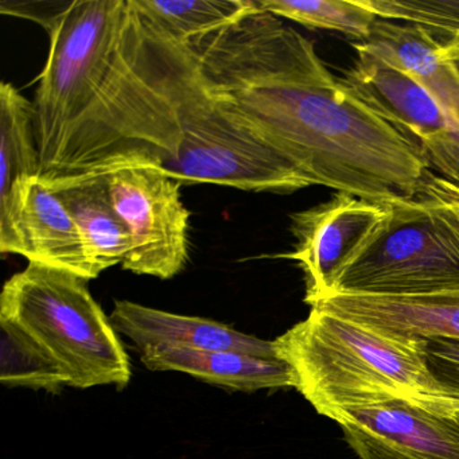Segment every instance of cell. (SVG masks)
Returning a JSON list of instances; mask_svg holds the SVG:
<instances>
[{
	"label": "cell",
	"mask_w": 459,
	"mask_h": 459,
	"mask_svg": "<svg viewBox=\"0 0 459 459\" xmlns=\"http://www.w3.org/2000/svg\"><path fill=\"white\" fill-rule=\"evenodd\" d=\"M380 20L403 21L459 39V0H362Z\"/></svg>",
	"instance_id": "20"
},
{
	"label": "cell",
	"mask_w": 459,
	"mask_h": 459,
	"mask_svg": "<svg viewBox=\"0 0 459 459\" xmlns=\"http://www.w3.org/2000/svg\"><path fill=\"white\" fill-rule=\"evenodd\" d=\"M340 424L361 459H459V415L407 400L346 408Z\"/></svg>",
	"instance_id": "10"
},
{
	"label": "cell",
	"mask_w": 459,
	"mask_h": 459,
	"mask_svg": "<svg viewBox=\"0 0 459 459\" xmlns=\"http://www.w3.org/2000/svg\"><path fill=\"white\" fill-rule=\"evenodd\" d=\"M310 307L403 337L459 340V290L418 297L333 294Z\"/></svg>",
	"instance_id": "13"
},
{
	"label": "cell",
	"mask_w": 459,
	"mask_h": 459,
	"mask_svg": "<svg viewBox=\"0 0 459 459\" xmlns=\"http://www.w3.org/2000/svg\"><path fill=\"white\" fill-rule=\"evenodd\" d=\"M71 2H2L0 10L2 14L14 15V17L25 18L34 22L39 23L45 30L52 26L55 21H57L61 15L68 9Z\"/></svg>",
	"instance_id": "22"
},
{
	"label": "cell",
	"mask_w": 459,
	"mask_h": 459,
	"mask_svg": "<svg viewBox=\"0 0 459 459\" xmlns=\"http://www.w3.org/2000/svg\"><path fill=\"white\" fill-rule=\"evenodd\" d=\"M388 205L334 193L329 200L291 216L294 251L281 255L305 273L308 306L334 291L341 273L380 230Z\"/></svg>",
	"instance_id": "9"
},
{
	"label": "cell",
	"mask_w": 459,
	"mask_h": 459,
	"mask_svg": "<svg viewBox=\"0 0 459 459\" xmlns=\"http://www.w3.org/2000/svg\"><path fill=\"white\" fill-rule=\"evenodd\" d=\"M29 263L68 271L82 278L101 275L84 238L60 198L39 179L31 182L20 224V254Z\"/></svg>",
	"instance_id": "14"
},
{
	"label": "cell",
	"mask_w": 459,
	"mask_h": 459,
	"mask_svg": "<svg viewBox=\"0 0 459 459\" xmlns=\"http://www.w3.org/2000/svg\"><path fill=\"white\" fill-rule=\"evenodd\" d=\"M47 31L33 101L42 184L162 169L178 157L181 126L131 0H74Z\"/></svg>",
	"instance_id": "2"
},
{
	"label": "cell",
	"mask_w": 459,
	"mask_h": 459,
	"mask_svg": "<svg viewBox=\"0 0 459 459\" xmlns=\"http://www.w3.org/2000/svg\"><path fill=\"white\" fill-rule=\"evenodd\" d=\"M419 192L437 201V205L459 228V186L429 171Z\"/></svg>",
	"instance_id": "23"
},
{
	"label": "cell",
	"mask_w": 459,
	"mask_h": 459,
	"mask_svg": "<svg viewBox=\"0 0 459 459\" xmlns=\"http://www.w3.org/2000/svg\"><path fill=\"white\" fill-rule=\"evenodd\" d=\"M297 389L324 416L346 408L407 400L458 413L432 377L427 340L403 337L311 307L305 321L276 338Z\"/></svg>",
	"instance_id": "3"
},
{
	"label": "cell",
	"mask_w": 459,
	"mask_h": 459,
	"mask_svg": "<svg viewBox=\"0 0 459 459\" xmlns=\"http://www.w3.org/2000/svg\"><path fill=\"white\" fill-rule=\"evenodd\" d=\"M426 359L429 372L440 388L459 403V340H427Z\"/></svg>",
	"instance_id": "21"
},
{
	"label": "cell",
	"mask_w": 459,
	"mask_h": 459,
	"mask_svg": "<svg viewBox=\"0 0 459 459\" xmlns=\"http://www.w3.org/2000/svg\"><path fill=\"white\" fill-rule=\"evenodd\" d=\"M139 17L155 79L173 104L182 131L178 157L160 170L184 185H219L244 192L292 195L310 187L289 162L217 103L186 44Z\"/></svg>",
	"instance_id": "4"
},
{
	"label": "cell",
	"mask_w": 459,
	"mask_h": 459,
	"mask_svg": "<svg viewBox=\"0 0 459 459\" xmlns=\"http://www.w3.org/2000/svg\"><path fill=\"white\" fill-rule=\"evenodd\" d=\"M150 370L184 372L212 385L254 392L297 388L294 370L284 359H260L235 351H203L177 348H147L139 351Z\"/></svg>",
	"instance_id": "15"
},
{
	"label": "cell",
	"mask_w": 459,
	"mask_h": 459,
	"mask_svg": "<svg viewBox=\"0 0 459 459\" xmlns=\"http://www.w3.org/2000/svg\"><path fill=\"white\" fill-rule=\"evenodd\" d=\"M41 155L33 101L14 85H0V251L20 254V224Z\"/></svg>",
	"instance_id": "12"
},
{
	"label": "cell",
	"mask_w": 459,
	"mask_h": 459,
	"mask_svg": "<svg viewBox=\"0 0 459 459\" xmlns=\"http://www.w3.org/2000/svg\"><path fill=\"white\" fill-rule=\"evenodd\" d=\"M459 290V228L424 193L389 204L380 230L332 294L418 297Z\"/></svg>",
	"instance_id": "7"
},
{
	"label": "cell",
	"mask_w": 459,
	"mask_h": 459,
	"mask_svg": "<svg viewBox=\"0 0 459 459\" xmlns=\"http://www.w3.org/2000/svg\"><path fill=\"white\" fill-rule=\"evenodd\" d=\"M107 181L133 240L123 268L163 281L178 275L189 260L190 212L181 197L184 184L152 165L120 169Z\"/></svg>",
	"instance_id": "8"
},
{
	"label": "cell",
	"mask_w": 459,
	"mask_h": 459,
	"mask_svg": "<svg viewBox=\"0 0 459 459\" xmlns=\"http://www.w3.org/2000/svg\"><path fill=\"white\" fill-rule=\"evenodd\" d=\"M115 330L147 348L235 351L260 359H281L275 341L244 334L233 327L200 316H179L128 300H117L111 316Z\"/></svg>",
	"instance_id": "11"
},
{
	"label": "cell",
	"mask_w": 459,
	"mask_h": 459,
	"mask_svg": "<svg viewBox=\"0 0 459 459\" xmlns=\"http://www.w3.org/2000/svg\"><path fill=\"white\" fill-rule=\"evenodd\" d=\"M0 383L60 394L68 380L55 359L22 330L0 321Z\"/></svg>",
	"instance_id": "19"
},
{
	"label": "cell",
	"mask_w": 459,
	"mask_h": 459,
	"mask_svg": "<svg viewBox=\"0 0 459 459\" xmlns=\"http://www.w3.org/2000/svg\"><path fill=\"white\" fill-rule=\"evenodd\" d=\"M48 187L74 217L99 273H103L119 263L123 264L133 251V240L109 197L107 176Z\"/></svg>",
	"instance_id": "16"
},
{
	"label": "cell",
	"mask_w": 459,
	"mask_h": 459,
	"mask_svg": "<svg viewBox=\"0 0 459 459\" xmlns=\"http://www.w3.org/2000/svg\"><path fill=\"white\" fill-rule=\"evenodd\" d=\"M351 47L391 64L368 80L365 103L418 150L429 171L459 186V39L378 20Z\"/></svg>",
	"instance_id": "5"
},
{
	"label": "cell",
	"mask_w": 459,
	"mask_h": 459,
	"mask_svg": "<svg viewBox=\"0 0 459 459\" xmlns=\"http://www.w3.org/2000/svg\"><path fill=\"white\" fill-rule=\"evenodd\" d=\"M90 279L29 263L4 283L0 321L33 338L74 388L131 380V362L111 319L91 294Z\"/></svg>",
	"instance_id": "6"
},
{
	"label": "cell",
	"mask_w": 459,
	"mask_h": 459,
	"mask_svg": "<svg viewBox=\"0 0 459 459\" xmlns=\"http://www.w3.org/2000/svg\"><path fill=\"white\" fill-rule=\"evenodd\" d=\"M186 45L217 103L308 186L384 205L418 195L429 171L418 150L332 74L313 41L255 0Z\"/></svg>",
	"instance_id": "1"
},
{
	"label": "cell",
	"mask_w": 459,
	"mask_h": 459,
	"mask_svg": "<svg viewBox=\"0 0 459 459\" xmlns=\"http://www.w3.org/2000/svg\"><path fill=\"white\" fill-rule=\"evenodd\" d=\"M257 9L308 29L337 31L362 42L380 18L362 0H255Z\"/></svg>",
	"instance_id": "18"
},
{
	"label": "cell",
	"mask_w": 459,
	"mask_h": 459,
	"mask_svg": "<svg viewBox=\"0 0 459 459\" xmlns=\"http://www.w3.org/2000/svg\"><path fill=\"white\" fill-rule=\"evenodd\" d=\"M150 25L186 44L246 14L254 0H131Z\"/></svg>",
	"instance_id": "17"
}]
</instances>
